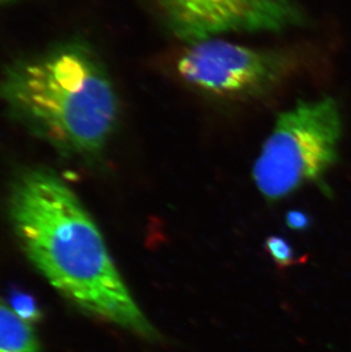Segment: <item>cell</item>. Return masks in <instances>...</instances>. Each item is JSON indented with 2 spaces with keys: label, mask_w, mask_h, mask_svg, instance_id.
<instances>
[{
  "label": "cell",
  "mask_w": 351,
  "mask_h": 352,
  "mask_svg": "<svg viewBox=\"0 0 351 352\" xmlns=\"http://www.w3.org/2000/svg\"><path fill=\"white\" fill-rule=\"evenodd\" d=\"M8 212L28 258L62 296L142 339L161 340L123 282L93 217L56 173L22 171L10 188Z\"/></svg>",
  "instance_id": "cell-1"
},
{
  "label": "cell",
  "mask_w": 351,
  "mask_h": 352,
  "mask_svg": "<svg viewBox=\"0 0 351 352\" xmlns=\"http://www.w3.org/2000/svg\"><path fill=\"white\" fill-rule=\"evenodd\" d=\"M0 100L58 153L90 163L103 157L119 120L109 72L79 38L14 60L0 76Z\"/></svg>",
  "instance_id": "cell-2"
},
{
  "label": "cell",
  "mask_w": 351,
  "mask_h": 352,
  "mask_svg": "<svg viewBox=\"0 0 351 352\" xmlns=\"http://www.w3.org/2000/svg\"><path fill=\"white\" fill-rule=\"evenodd\" d=\"M342 129L341 111L332 97L300 100L281 112L252 169L259 192L279 201L321 183L338 162Z\"/></svg>",
  "instance_id": "cell-3"
},
{
  "label": "cell",
  "mask_w": 351,
  "mask_h": 352,
  "mask_svg": "<svg viewBox=\"0 0 351 352\" xmlns=\"http://www.w3.org/2000/svg\"><path fill=\"white\" fill-rule=\"evenodd\" d=\"M295 67V56L288 50L243 46L217 37L189 43L176 60V72L185 85L231 102L267 96L291 78Z\"/></svg>",
  "instance_id": "cell-4"
},
{
  "label": "cell",
  "mask_w": 351,
  "mask_h": 352,
  "mask_svg": "<svg viewBox=\"0 0 351 352\" xmlns=\"http://www.w3.org/2000/svg\"><path fill=\"white\" fill-rule=\"evenodd\" d=\"M163 27L195 43L232 32H281L302 27L298 0H151Z\"/></svg>",
  "instance_id": "cell-5"
},
{
  "label": "cell",
  "mask_w": 351,
  "mask_h": 352,
  "mask_svg": "<svg viewBox=\"0 0 351 352\" xmlns=\"http://www.w3.org/2000/svg\"><path fill=\"white\" fill-rule=\"evenodd\" d=\"M0 352H39L32 325L0 299Z\"/></svg>",
  "instance_id": "cell-6"
},
{
  "label": "cell",
  "mask_w": 351,
  "mask_h": 352,
  "mask_svg": "<svg viewBox=\"0 0 351 352\" xmlns=\"http://www.w3.org/2000/svg\"><path fill=\"white\" fill-rule=\"evenodd\" d=\"M7 299H8L7 303L10 305V308L30 325L39 322L40 319L43 318L39 303L36 298L27 291L13 286L8 292Z\"/></svg>",
  "instance_id": "cell-7"
},
{
  "label": "cell",
  "mask_w": 351,
  "mask_h": 352,
  "mask_svg": "<svg viewBox=\"0 0 351 352\" xmlns=\"http://www.w3.org/2000/svg\"><path fill=\"white\" fill-rule=\"evenodd\" d=\"M264 248L279 270H286L304 261V259H298L293 246L281 236H269L266 239Z\"/></svg>",
  "instance_id": "cell-8"
},
{
  "label": "cell",
  "mask_w": 351,
  "mask_h": 352,
  "mask_svg": "<svg viewBox=\"0 0 351 352\" xmlns=\"http://www.w3.org/2000/svg\"><path fill=\"white\" fill-rule=\"evenodd\" d=\"M312 219L308 214L301 211H290L286 214V225L293 230H305L310 226Z\"/></svg>",
  "instance_id": "cell-9"
},
{
  "label": "cell",
  "mask_w": 351,
  "mask_h": 352,
  "mask_svg": "<svg viewBox=\"0 0 351 352\" xmlns=\"http://www.w3.org/2000/svg\"><path fill=\"white\" fill-rule=\"evenodd\" d=\"M15 0H0V6H3V5H6V3H13Z\"/></svg>",
  "instance_id": "cell-10"
}]
</instances>
